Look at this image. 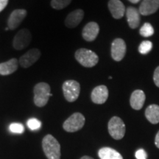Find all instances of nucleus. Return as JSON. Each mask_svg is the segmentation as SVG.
<instances>
[{
	"label": "nucleus",
	"instance_id": "nucleus-15",
	"mask_svg": "<svg viewBox=\"0 0 159 159\" xmlns=\"http://www.w3.org/2000/svg\"><path fill=\"white\" fill-rule=\"evenodd\" d=\"M108 9L114 19H119L124 16L125 7L120 0H110L108 2Z\"/></svg>",
	"mask_w": 159,
	"mask_h": 159
},
{
	"label": "nucleus",
	"instance_id": "nucleus-8",
	"mask_svg": "<svg viewBox=\"0 0 159 159\" xmlns=\"http://www.w3.org/2000/svg\"><path fill=\"white\" fill-rule=\"evenodd\" d=\"M126 43L122 39H116L111 43V57L115 61H121L126 53Z\"/></svg>",
	"mask_w": 159,
	"mask_h": 159
},
{
	"label": "nucleus",
	"instance_id": "nucleus-25",
	"mask_svg": "<svg viewBox=\"0 0 159 159\" xmlns=\"http://www.w3.org/2000/svg\"><path fill=\"white\" fill-rule=\"evenodd\" d=\"M27 127L30 129L31 130H37L41 128V122L36 118L30 119L27 122Z\"/></svg>",
	"mask_w": 159,
	"mask_h": 159
},
{
	"label": "nucleus",
	"instance_id": "nucleus-24",
	"mask_svg": "<svg viewBox=\"0 0 159 159\" xmlns=\"http://www.w3.org/2000/svg\"><path fill=\"white\" fill-rule=\"evenodd\" d=\"M9 130L11 133H13V134H21L25 132V127H24V125L22 124H21V123L15 122L10 125Z\"/></svg>",
	"mask_w": 159,
	"mask_h": 159
},
{
	"label": "nucleus",
	"instance_id": "nucleus-22",
	"mask_svg": "<svg viewBox=\"0 0 159 159\" xmlns=\"http://www.w3.org/2000/svg\"><path fill=\"white\" fill-rule=\"evenodd\" d=\"M71 0H52L51 7L55 10H62L71 3Z\"/></svg>",
	"mask_w": 159,
	"mask_h": 159
},
{
	"label": "nucleus",
	"instance_id": "nucleus-3",
	"mask_svg": "<svg viewBox=\"0 0 159 159\" xmlns=\"http://www.w3.org/2000/svg\"><path fill=\"white\" fill-rule=\"evenodd\" d=\"M75 56L80 64L87 68L94 67L99 61L98 55L94 52L85 48L77 49Z\"/></svg>",
	"mask_w": 159,
	"mask_h": 159
},
{
	"label": "nucleus",
	"instance_id": "nucleus-18",
	"mask_svg": "<svg viewBox=\"0 0 159 159\" xmlns=\"http://www.w3.org/2000/svg\"><path fill=\"white\" fill-rule=\"evenodd\" d=\"M18 62L16 58H12L9 61L0 63V75L6 76L13 74L18 69Z\"/></svg>",
	"mask_w": 159,
	"mask_h": 159
},
{
	"label": "nucleus",
	"instance_id": "nucleus-2",
	"mask_svg": "<svg viewBox=\"0 0 159 159\" xmlns=\"http://www.w3.org/2000/svg\"><path fill=\"white\" fill-rule=\"evenodd\" d=\"M51 89L48 83H39L35 85L34 92V103L38 107H43L48 102L49 97L52 96L50 93Z\"/></svg>",
	"mask_w": 159,
	"mask_h": 159
},
{
	"label": "nucleus",
	"instance_id": "nucleus-16",
	"mask_svg": "<svg viewBox=\"0 0 159 159\" xmlns=\"http://www.w3.org/2000/svg\"><path fill=\"white\" fill-rule=\"evenodd\" d=\"M145 99L144 92L142 90H136L132 93L130 99V103L131 107L135 110H141L144 106Z\"/></svg>",
	"mask_w": 159,
	"mask_h": 159
},
{
	"label": "nucleus",
	"instance_id": "nucleus-17",
	"mask_svg": "<svg viewBox=\"0 0 159 159\" xmlns=\"http://www.w3.org/2000/svg\"><path fill=\"white\" fill-rule=\"evenodd\" d=\"M126 16L129 27L132 29H136L140 25V13L139 10L134 7H129L126 11Z\"/></svg>",
	"mask_w": 159,
	"mask_h": 159
},
{
	"label": "nucleus",
	"instance_id": "nucleus-13",
	"mask_svg": "<svg viewBox=\"0 0 159 159\" xmlns=\"http://www.w3.org/2000/svg\"><path fill=\"white\" fill-rule=\"evenodd\" d=\"M159 8V0H143L139 11L142 16L153 14Z\"/></svg>",
	"mask_w": 159,
	"mask_h": 159
},
{
	"label": "nucleus",
	"instance_id": "nucleus-4",
	"mask_svg": "<svg viewBox=\"0 0 159 159\" xmlns=\"http://www.w3.org/2000/svg\"><path fill=\"white\" fill-rule=\"evenodd\" d=\"M62 89L65 99L68 102H73L79 97L80 93V85L74 80H68L63 83Z\"/></svg>",
	"mask_w": 159,
	"mask_h": 159
},
{
	"label": "nucleus",
	"instance_id": "nucleus-21",
	"mask_svg": "<svg viewBox=\"0 0 159 159\" xmlns=\"http://www.w3.org/2000/svg\"><path fill=\"white\" fill-rule=\"evenodd\" d=\"M139 33H140V35L143 37H150L154 34V28L151 24L144 23L142 27H141Z\"/></svg>",
	"mask_w": 159,
	"mask_h": 159
},
{
	"label": "nucleus",
	"instance_id": "nucleus-6",
	"mask_svg": "<svg viewBox=\"0 0 159 159\" xmlns=\"http://www.w3.org/2000/svg\"><path fill=\"white\" fill-rule=\"evenodd\" d=\"M85 122V119L82 114L75 113L63 122V128L67 132L74 133L82 129Z\"/></svg>",
	"mask_w": 159,
	"mask_h": 159
},
{
	"label": "nucleus",
	"instance_id": "nucleus-14",
	"mask_svg": "<svg viewBox=\"0 0 159 159\" xmlns=\"http://www.w3.org/2000/svg\"><path fill=\"white\" fill-rule=\"evenodd\" d=\"M84 16V12L81 9H77L71 12L65 19V25L68 28H75L80 25Z\"/></svg>",
	"mask_w": 159,
	"mask_h": 159
},
{
	"label": "nucleus",
	"instance_id": "nucleus-23",
	"mask_svg": "<svg viewBox=\"0 0 159 159\" xmlns=\"http://www.w3.org/2000/svg\"><path fill=\"white\" fill-rule=\"evenodd\" d=\"M152 47H153V45H152V43L151 41H144L139 45V52L142 55H147L152 50Z\"/></svg>",
	"mask_w": 159,
	"mask_h": 159
},
{
	"label": "nucleus",
	"instance_id": "nucleus-26",
	"mask_svg": "<svg viewBox=\"0 0 159 159\" xmlns=\"http://www.w3.org/2000/svg\"><path fill=\"white\" fill-rule=\"evenodd\" d=\"M135 156H136V158L137 159H147V158H148L147 152L143 149H140V150H137Z\"/></svg>",
	"mask_w": 159,
	"mask_h": 159
},
{
	"label": "nucleus",
	"instance_id": "nucleus-7",
	"mask_svg": "<svg viewBox=\"0 0 159 159\" xmlns=\"http://www.w3.org/2000/svg\"><path fill=\"white\" fill-rule=\"evenodd\" d=\"M32 41L30 31L27 29L20 30L16 34L13 41V47L16 50H21L28 47Z\"/></svg>",
	"mask_w": 159,
	"mask_h": 159
},
{
	"label": "nucleus",
	"instance_id": "nucleus-20",
	"mask_svg": "<svg viewBox=\"0 0 159 159\" xmlns=\"http://www.w3.org/2000/svg\"><path fill=\"white\" fill-rule=\"evenodd\" d=\"M98 156L100 159H123L122 155L111 148H102L99 150Z\"/></svg>",
	"mask_w": 159,
	"mask_h": 159
},
{
	"label": "nucleus",
	"instance_id": "nucleus-28",
	"mask_svg": "<svg viewBox=\"0 0 159 159\" xmlns=\"http://www.w3.org/2000/svg\"><path fill=\"white\" fill-rule=\"evenodd\" d=\"M9 0H0V12H2L7 5Z\"/></svg>",
	"mask_w": 159,
	"mask_h": 159
},
{
	"label": "nucleus",
	"instance_id": "nucleus-1",
	"mask_svg": "<svg viewBox=\"0 0 159 159\" xmlns=\"http://www.w3.org/2000/svg\"><path fill=\"white\" fill-rule=\"evenodd\" d=\"M42 147L48 159L61 158V145L54 136L50 134L45 136L42 141Z\"/></svg>",
	"mask_w": 159,
	"mask_h": 159
},
{
	"label": "nucleus",
	"instance_id": "nucleus-29",
	"mask_svg": "<svg viewBox=\"0 0 159 159\" xmlns=\"http://www.w3.org/2000/svg\"><path fill=\"white\" fill-rule=\"evenodd\" d=\"M155 144H156L157 148H159V131L157 133L156 136V139H155Z\"/></svg>",
	"mask_w": 159,
	"mask_h": 159
},
{
	"label": "nucleus",
	"instance_id": "nucleus-31",
	"mask_svg": "<svg viewBox=\"0 0 159 159\" xmlns=\"http://www.w3.org/2000/svg\"><path fill=\"white\" fill-rule=\"evenodd\" d=\"M80 159H94V158H92L91 157H89V156H83Z\"/></svg>",
	"mask_w": 159,
	"mask_h": 159
},
{
	"label": "nucleus",
	"instance_id": "nucleus-30",
	"mask_svg": "<svg viewBox=\"0 0 159 159\" xmlns=\"http://www.w3.org/2000/svg\"><path fill=\"white\" fill-rule=\"evenodd\" d=\"M128 1H130V2L133 4H137V3H139L141 0H128Z\"/></svg>",
	"mask_w": 159,
	"mask_h": 159
},
{
	"label": "nucleus",
	"instance_id": "nucleus-10",
	"mask_svg": "<svg viewBox=\"0 0 159 159\" xmlns=\"http://www.w3.org/2000/svg\"><path fill=\"white\" fill-rule=\"evenodd\" d=\"M27 12L25 9H16L11 13L7 20V26L11 30H16L27 16Z\"/></svg>",
	"mask_w": 159,
	"mask_h": 159
},
{
	"label": "nucleus",
	"instance_id": "nucleus-5",
	"mask_svg": "<svg viewBox=\"0 0 159 159\" xmlns=\"http://www.w3.org/2000/svg\"><path fill=\"white\" fill-rule=\"evenodd\" d=\"M109 134L113 139L120 140L125 134V125L122 119L118 116H114L110 119L108 125Z\"/></svg>",
	"mask_w": 159,
	"mask_h": 159
},
{
	"label": "nucleus",
	"instance_id": "nucleus-12",
	"mask_svg": "<svg viewBox=\"0 0 159 159\" xmlns=\"http://www.w3.org/2000/svg\"><path fill=\"white\" fill-rule=\"evenodd\" d=\"M99 33V25L95 21H91L83 27L82 35L86 41H93L97 39Z\"/></svg>",
	"mask_w": 159,
	"mask_h": 159
},
{
	"label": "nucleus",
	"instance_id": "nucleus-19",
	"mask_svg": "<svg viewBox=\"0 0 159 159\" xmlns=\"http://www.w3.org/2000/svg\"><path fill=\"white\" fill-rule=\"evenodd\" d=\"M145 116L152 124L159 123V105H150L145 111Z\"/></svg>",
	"mask_w": 159,
	"mask_h": 159
},
{
	"label": "nucleus",
	"instance_id": "nucleus-27",
	"mask_svg": "<svg viewBox=\"0 0 159 159\" xmlns=\"http://www.w3.org/2000/svg\"><path fill=\"white\" fill-rule=\"evenodd\" d=\"M153 80L155 84L157 87L159 88V66L157 67L156 69V70L154 71V75H153Z\"/></svg>",
	"mask_w": 159,
	"mask_h": 159
},
{
	"label": "nucleus",
	"instance_id": "nucleus-11",
	"mask_svg": "<svg viewBox=\"0 0 159 159\" xmlns=\"http://www.w3.org/2000/svg\"><path fill=\"white\" fill-rule=\"evenodd\" d=\"M92 102L95 104H103L108 98V89L104 85H98L93 89L91 94Z\"/></svg>",
	"mask_w": 159,
	"mask_h": 159
},
{
	"label": "nucleus",
	"instance_id": "nucleus-9",
	"mask_svg": "<svg viewBox=\"0 0 159 159\" xmlns=\"http://www.w3.org/2000/svg\"><path fill=\"white\" fill-rule=\"evenodd\" d=\"M41 55V51L39 49H32L20 57L19 64L22 68H29L40 58Z\"/></svg>",
	"mask_w": 159,
	"mask_h": 159
}]
</instances>
